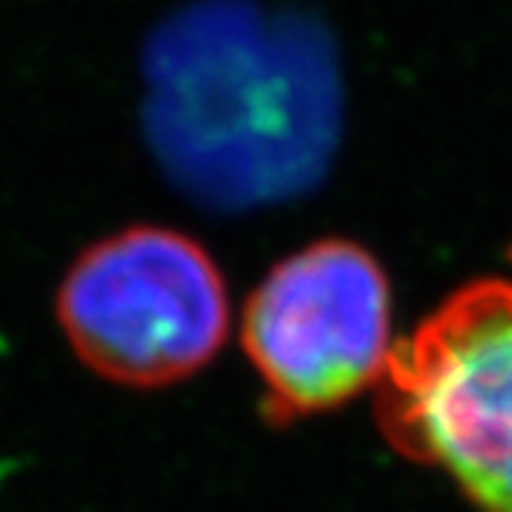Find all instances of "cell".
Returning a JSON list of instances; mask_svg holds the SVG:
<instances>
[{"label":"cell","instance_id":"cell-4","mask_svg":"<svg viewBox=\"0 0 512 512\" xmlns=\"http://www.w3.org/2000/svg\"><path fill=\"white\" fill-rule=\"evenodd\" d=\"M389 312L386 272L352 241H318L281 260L253 290L241 327L272 417L331 411L380 383Z\"/></svg>","mask_w":512,"mask_h":512},{"label":"cell","instance_id":"cell-2","mask_svg":"<svg viewBox=\"0 0 512 512\" xmlns=\"http://www.w3.org/2000/svg\"><path fill=\"white\" fill-rule=\"evenodd\" d=\"M389 445L435 466L482 512H512V284L460 287L398 343L380 377Z\"/></svg>","mask_w":512,"mask_h":512},{"label":"cell","instance_id":"cell-1","mask_svg":"<svg viewBox=\"0 0 512 512\" xmlns=\"http://www.w3.org/2000/svg\"><path fill=\"white\" fill-rule=\"evenodd\" d=\"M145 133L176 186L241 213L290 201L327 173L340 90L309 38L269 34L235 10L186 19L149 59Z\"/></svg>","mask_w":512,"mask_h":512},{"label":"cell","instance_id":"cell-3","mask_svg":"<svg viewBox=\"0 0 512 512\" xmlns=\"http://www.w3.org/2000/svg\"><path fill=\"white\" fill-rule=\"evenodd\" d=\"M62 331L105 380L155 389L186 380L229 334L210 253L173 229L136 226L93 244L59 290Z\"/></svg>","mask_w":512,"mask_h":512}]
</instances>
